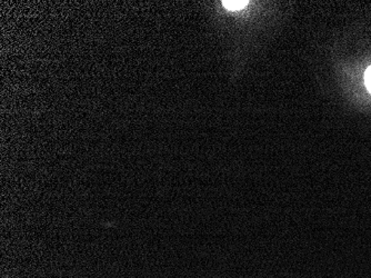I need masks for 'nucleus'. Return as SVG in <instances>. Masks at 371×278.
Instances as JSON below:
<instances>
[{"label":"nucleus","instance_id":"f257e3e1","mask_svg":"<svg viewBox=\"0 0 371 278\" xmlns=\"http://www.w3.org/2000/svg\"><path fill=\"white\" fill-rule=\"evenodd\" d=\"M248 1H222L224 8L229 11H241L246 7Z\"/></svg>","mask_w":371,"mask_h":278},{"label":"nucleus","instance_id":"f03ea898","mask_svg":"<svg viewBox=\"0 0 371 278\" xmlns=\"http://www.w3.org/2000/svg\"><path fill=\"white\" fill-rule=\"evenodd\" d=\"M365 81H366L367 88L371 93V67H369L366 72V76H365Z\"/></svg>","mask_w":371,"mask_h":278}]
</instances>
